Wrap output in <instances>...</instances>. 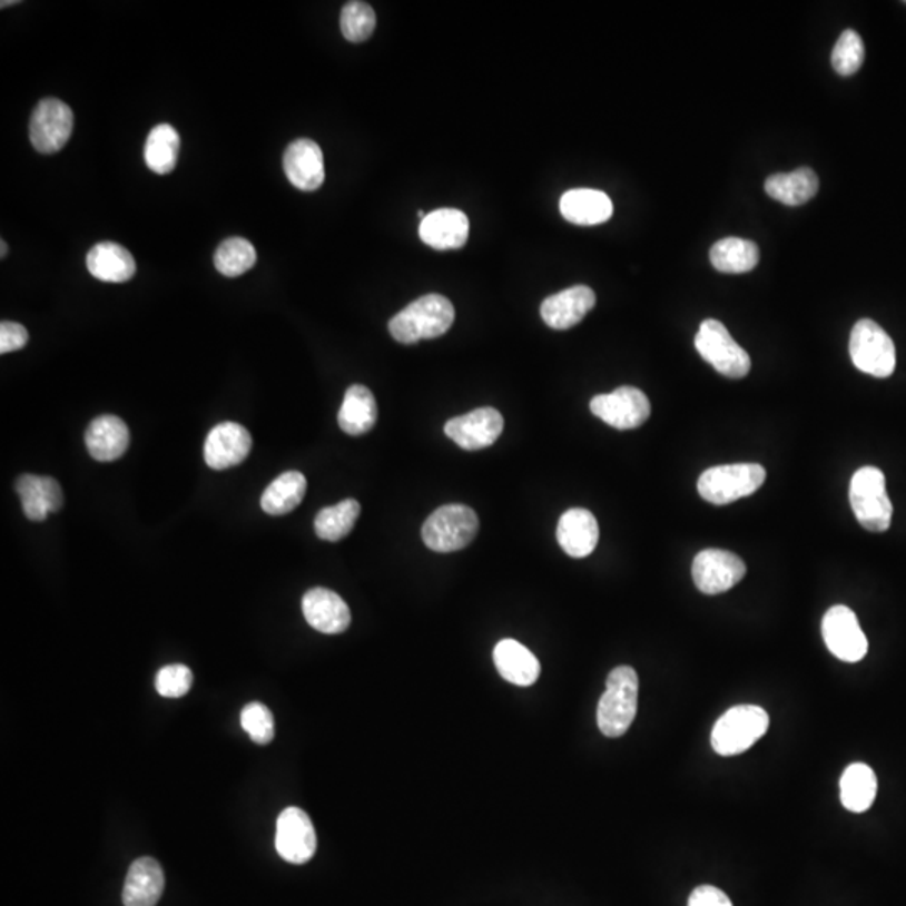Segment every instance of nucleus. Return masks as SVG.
<instances>
[{
	"mask_svg": "<svg viewBox=\"0 0 906 906\" xmlns=\"http://www.w3.org/2000/svg\"><path fill=\"white\" fill-rule=\"evenodd\" d=\"M42 489H45L46 502H48L49 512H59L65 504L62 498L61 485L52 477H42Z\"/></svg>",
	"mask_w": 906,
	"mask_h": 906,
	"instance_id": "41",
	"label": "nucleus"
},
{
	"mask_svg": "<svg viewBox=\"0 0 906 906\" xmlns=\"http://www.w3.org/2000/svg\"><path fill=\"white\" fill-rule=\"evenodd\" d=\"M477 532L479 518L474 509L462 504H446L426 519L422 539L432 551L453 552L467 548Z\"/></svg>",
	"mask_w": 906,
	"mask_h": 906,
	"instance_id": "3",
	"label": "nucleus"
},
{
	"mask_svg": "<svg viewBox=\"0 0 906 906\" xmlns=\"http://www.w3.org/2000/svg\"><path fill=\"white\" fill-rule=\"evenodd\" d=\"M257 254L253 244L243 237H233L218 246L214 256L215 269L225 277H239L256 264Z\"/></svg>",
	"mask_w": 906,
	"mask_h": 906,
	"instance_id": "33",
	"label": "nucleus"
},
{
	"mask_svg": "<svg viewBox=\"0 0 906 906\" xmlns=\"http://www.w3.org/2000/svg\"><path fill=\"white\" fill-rule=\"evenodd\" d=\"M276 849L284 861L293 865H304L316 855V829L306 811L287 808L280 813L276 826Z\"/></svg>",
	"mask_w": 906,
	"mask_h": 906,
	"instance_id": "13",
	"label": "nucleus"
},
{
	"mask_svg": "<svg viewBox=\"0 0 906 906\" xmlns=\"http://www.w3.org/2000/svg\"><path fill=\"white\" fill-rule=\"evenodd\" d=\"M240 723L254 742L260 743V746L273 742L274 733H276L274 717L264 703L253 702L244 707Z\"/></svg>",
	"mask_w": 906,
	"mask_h": 906,
	"instance_id": "37",
	"label": "nucleus"
},
{
	"mask_svg": "<svg viewBox=\"0 0 906 906\" xmlns=\"http://www.w3.org/2000/svg\"><path fill=\"white\" fill-rule=\"evenodd\" d=\"M86 266L92 277L105 283H127L137 273L134 256L115 243L96 244L86 256Z\"/></svg>",
	"mask_w": 906,
	"mask_h": 906,
	"instance_id": "25",
	"label": "nucleus"
},
{
	"mask_svg": "<svg viewBox=\"0 0 906 906\" xmlns=\"http://www.w3.org/2000/svg\"><path fill=\"white\" fill-rule=\"evenodd\" d=\"M689 906H733L729 896L712 885L697 886L689 898Z\"/></svg>",
	"mask_w": 906,
	"mask_h": 906,
	"instance_id": "40",
	"label": "nucleus"
},
{
	"mask_svg": "<svg viewBox=\"0 0 906 906\" xmlns=\"http://www.w3.org/2000/svg\"><path fill=\"white\" fill-rule=\"evenodd\" d=\"M303 613L307 623L321 633H343L352 623L348 604L339 594L326 588H314L304 594Z\"/></svg>",
	"mask_w": 906,
	"mask_h": 906,
	"instance_id": "16",
	"label": "nucleus"
},
{
	"mask_svg": "<svg viewBox=\"0 0 906 906\" xmlns=\"http://www.w3.org/2000/svg\"><path fill=\"white\" fill-rule=\"evenodd\" d=\"M16 491L22 501V511L29 521L41 522L48 519V502H46L45 489H42V477L38 475L24 474L16 482Z\"/></svg>",
	"mask_w": 906,
	"mask_h": 906,
	"instance_id": "36",
	"label": "nucleus"
},
{
	"mask_svg": "<svg viewBox=\"0 0 906 906\" xmlns=\"http://www.w3.org/2000/svg\"><path fill=\"white\" fill-rule=\"evenodd\" d=\"M180 135L170 125H158L145 144V161L155 174L167 175L177 167Z\"/></svg>",
	"mask_w": 906,
	"mask_h": 906,
	"instance_id": "31",
	"label": "nucleus"
},
{
	"mask_svg": "<svg viewBox=\"0 0 906 906\" xmlns=\"http://www.w3.org/2000/svg\"><path fill=\"white\" fill-rule=\"evenodd\" d=\"M420 239L436 250L461 249L469 240V217L457 208L430 211L420 224Z\"/></svg>",
	"mask_w": 906,
	"mask_h": 906,
	"instance_id": "17",
	"label": "nucleus"
},
{
	"mask_svg": "<svg viewBox=\"0 0 906 906\" xmlns=\"http://www.w3.org/2000/svg\"><path fill=\"white\" fill-rule=\"evenodd\" d=\"M594 304L597 294L591 287L573 286L544 299L541 306L542 321L552 329H570L587 317Z\"/></svg>",
	"mask_w": 906,
	"mask_h": 906,
	"instance_id": "18",
	"label": "nucleus"
},
{
	"mask_svg": "<svg viewBox=\"0 0 906 906\" xmlns=\"http://www.w3.org/2000/svg\"><path fill=\"white\" fill-rule=\"evenodd\" d=\"M849 502L856 519L866 531H888L893 505L886 494L885 475L879 469L863 467L853 475Z\"/></svg>",
	"mask_w": 906,
	"mask_h": 906,
	"instance_id": "5",
	"label": "nucleus"
},
{
	"mask_svg": "<svg viewBox=\"0 0 906 906\" xmlns=\"http://www.w3.org/2000/svg\"><path fill=\"white\" fill-rule=\"evenodd\" d=\"M696 348L720 375L732 380H740L749 375L750 366H752L749 353L742 346L737 345L736 339L730 336L729 329L720 321L706 319L700 324L699 333L696 336Z\"/></svg>",
	"mask_w": 906,
	"mask_h": 906,
	"instance_id": "8",
	"label": "nucleus"
},
{
	"mask_svg": "<svg viewBox=\"0 0 906 906\" xmlns=\"http://www.w3.org/2000/svg\"><path fill=\"white\" fill-rule=\"evenodd\" d=\"M28 342L29 333L22 324L2 321L0 324V353L2 355L24 348Z\"/></svg>",
	"mask_w": 906,
	"mask_h": 906,
	"instance_id": "39",
	"label": "nucleus"
},
{
	"mask_svg": "<svg viewBox=\"0 0 906 906\" xmlns=\"http://www.w3.org/2000/svg\"><path fill=\"white\" fill-rule=\"evenodd\" d=\"M818 175L808 167L798 168L790 174H776L766 180L767 195L787 207L805 205L818 195Z\"/></svg>",
	"mask_w": 906,
	"mask_h": 906,
	"instance_id": "27",
	"label": "nucleus"
},
{
	"mask_svg": "<svg viewBox=\"0 0 906 906\" xmlns=\"http://www.w3.org/2000/svg\"><path fill=\"white\" fill-rule=\"evenodd\" d=\"M865 61V45L858 32L848 31L839 36L835 49H833L831 62L836 72L841 76H851L858 71Z\"/></svg>",
	"mask_w": 906,
	"mask_h": 906,
	"instance_id": "35",
	"label": "nucleus"
},
{
	"mask_svg": "<svg viewBox=\"0 0 906 906\" xmlns=\"http://www.w3.org/2000/svg\"><path fill=\"white\" fill-rule=\"evenodd\" d=\"M766 469L759 464L717 465L699 479V494L713 505H726L752 495L766 482Z\"/></svg>",
	"mask_w": 906,
	"mask_h": 906,
	"instance_id": "6",
	"label": "nucleus"
},
{
	"mask_svg": "<svg viewBox=\"0 0 906 906\" xmlns=\"http://www.w3.org/2000/svg\"><path fill=\"white\" fill-rule=\"evenodd\" d=\"M849 355L856 368L866 375L888 378L895 372V345L875 321L861 319L855 324L849 337Z\"/></svg>",
	"mask_w": 906,
	"mask_h": 906,
	"instance_id": "7",
	"label": "nucleus"
},
{
	"mask_svg": "<svg viewBox=\"0 0 906 906\" xmlns=\"http://www.w3.org/2000/svg\"><path fill=\"white\" fill-rule=\"evenodd\" d=\"M72 128L75 115L66 102L56 98L42 99L32 111L29 137L39 154H58L71 138Z\"/></svg>",
	"mask_w": 906,
	"mask_h": 906,
	"instance_id": "9",
	"label": "nucleus"
},
{
	"mask_svg": "<svg viewBox=\"0 0 906 906\" xmlns=\"http://www.w3.org/2000/svg\"><path fill=\"white\" fill-rule=\"evenodd\" d=\"M284 171L287 180L299 190H317L326 177L319 145L307 138L293 141L284 154Z\"/></svg>",
	"mask_w": 906,
	"mask_h": 906,
	"instance_id": "19",
	"label": "nucleus"
},
{
	"mask_svg": "<svg viewBox=\"0 0 906 906\" xmlns=\"http://www.w3.org/2000/svg\"><path fill=\"white\" fill-rule=\"evenodd\" d=\"M637 671L631 667H617L608 674L607 690L598 703V727L607 737H621L628 732L638 710Z\"/></svg>",
	"mask_w": 906,
	"mask_h": 906,
	"instance_id": "2",
	"label": "nucleus"
},
{
	"mask_svg": "<svg viewBox=\"0 0 906 906\" xmlns=\"http://www.w3.org/2000/svg\"><path fill=\"white\" fill-rule=\"evenodd\" d=\"M494 663L501 677L512 686L531 687L541 673V663L534 653L511 638L499 641Z\"/></svg>",
	"mask_w": 906,
	"mask_h": 906,
	"instance_id": "23",
	"label": "nucleus"
},
{
	"mask_svg": "<svg viewBox=\"0 0 906 906\" xmlns=\"http://www.w3.org/2000/svg\"><path fill=\"white\" fill-rule=\"evenodd\" d=\"M0 253H2V257H6V254H8V246H6L4 240H2V250H0Z\"/></svg>",
	"mask_w": 906,
	"mask_h": 906,
	"instance_id": "42",
	"label": "nucleus"
},
{
	"mask_svg": "<svg viewBox=\"0 0 906 906\" xmlns=\"http://www.w3.org/2000/svg\"><path fill=\"white\" fill-rule=\"evenodd\" d=\"M839 786L843 806L851 813H865L875 802L878 780L871 767L856 762L846 767Z\"/></svg>",
	"mask_w": 906,
	"mask_h": 906,
	"instance_id": "28",
	"label": "nucleus"
},
{
	"mask_svg": "<svg viewBox=\"0 0 906 906\" xmlns=\"http://www.w3.org/2000/svg\"><path fill=\"white\" fill-rule=\"evenodd\" d=\"M746 562L722 549H706L693 559L692 577L703 594H720L732 590L746 577Z\"/></svg>",
	"mask_w": 906,
	"mask_h": 906,
	"instance_id": "10",
	"label": "nucleus"
},
{
	"mask_svg": "<svg viewBox=\"0 0 906 906\" xmlns=\"http://www.w3.org/2000/svg\"><path fill=\"white\" fill-rule=\"evenodd\" d=\"M823 638L826 647L839 660L856 663L868 653V640L859 627L858 618L848 607H833L823 618Z\"/></svg>",
	"mask_w": 906,
	"mask_h": 906,
	"instance_id": "12",
	"label": "nucleus"
},
{
	"mask_svg": "<svg viewBox=\"0 0 906 906\" xmlns=\"http://www.w3.org/2000/svg\"><path fill=\"white\" fill-rule=\"evenodd\" d=\"M562 217L571 224L598 225L610 220L613 215V201L604 191L591 188H574L565 191L559 201Z\"/></svg>",
	"mask_w": 906,
	"mask_h": 906,
	"instance_id": "24",
	"label": "nucleus"
},
{
	"mask_svg": "<svg viewBox=\"0 0 906 906\" xmlns=\"http://www.w3.org/2000/svg\"><path fill=\"white\" fill-rule=\"evenodd\" d=\"M502 430L504 418L501 412L491 406L474 410L467 415L455 416L445 423V435L469 452L494 445Z\"/></svg>",
	"mask_w": 906,
	"mask_h": 906,
	"instance_id": "15",
	"label": "nucleus"
},
{
	"mask_svg": "<svg viewBox=\"0 0 906 906\" xmlns=\"http://www.w3.org/2000/svg\"><path fill=\"white\" fill-rule=\"evenodd\" d=\"M307 482L301 472H286L274 479L260 498V508L269 515H286L303 502Z\"/></svg>",
	"mask_w": 906,
	"mask_h": 906,
	"instance_id": "30",
	"label": "nucleus"
},
{
	"mask_svg": "<svg viewBox=\"0 0 906 906\" xmlns=\"http://www.w3.org/2000/svg\"><path fill=\"white\" fill-rule=\"evenodd\" d=\"M362 505L355 499H346L339 504L324 508L314 519V531L323 541L337 542L345 539L358 521Z\"/></svg>",
	"mask_w": 906,
	"mask_h": 906,
	"instance_id": "32",
	"label": "nucleus"
},
{
	"mask_svg": "<svg viewBox=\"0 0 906 906\" xmlns=\"http://www.w3.org/2000/svg\"><path fill=\"white\" fill-rule=\"evenodd\" d=\"M165 888V875L157 859L138 858L128 869L125 879V906H155Z\"/></svg>",
	"mask_w": 906,
	"mask_h": 906,
	"instance_id": "22",
	"label": "nucleus"
},
{
	"mask_svg": "<svg viewBox=\"0 0 906 906\" xmlns=\"http://www.w3.org/2000/svg\"><path fill=\"white\" fill-rule=\"evenodd\" d=\"M555 535L565 554L577 559L587 558L600 541V525L587 509H570L559 519Z\"/></svg>",
	"mask_w": 906,
	"mask_h": 906,
	"instance_id": "21",
	"label": "nucleus"
},
{
	"mask_svg": "<svg viewBox=\"0 0 906 906\" xmlns=\"http://www.w3.org/2000/svg\"><path fill=\"white\" fill-rule=\"evenodd\" d=\"M89 455L98 462H115L130 446V430L124 420L102 415L89 423L85 435Z\"/></svg>",
	"mask_w": 906,
	"mask_h": 906,
	"instance_id": "20",
	"label": "nucleus"
},
{
	"mask_svg": "<svg viewBox=\"0 0 906 906\" xmlns=\"http://www.w3.org/2000/svg\"><path fill=\"white\" fill-rule=\"evenodd\" d=\"M376 28V14L372 6L353 0L343 8L342 32L348 41L363 42L372 38Z\"/></svg>",
	"mask_w": 906,
	"mask_h": 906,
	"instance_id": "34",
	"label": "nucleus"
},
{
	"mask_svg": "<svg viewBox=\"0 0 906 906\" xmlns=\"http://www.w3.org/2000/svg\"><path fill=\"white\" fill-rule=\"evenodd\" d=\"M253 436L240 423L224 422L215 425L207 435L204 457L214 471L236 467L249 457Z\"/></svg>",
	"mask_w": 906,
	"mask_h": 906,
	"instance_id": "14",
	"label": "nucleus"
},
{
	"mask_svg": "<svg viewBox=\"0 0 906 906\" xmlns=\"http://www.w3.org/2000/svg\"><path fill=\"white\" fill-rule=\"evenodd\" d=\"M455 321L453 304L442 294H426L390 319L393 339L402 345H415L422 339L442 336Z\"/></svg>",
	"mask_w": 906,
	"mask_h": 906,
	"instance_id": "1",
	"label": "nucleus"
},
{
	"mask_svg": "<svg viewBox=\"0 0 906 906\" xmlns=\"http://www.w3.org/2000/svg\"><path fill=\"white\" fill-rule=\"evenodd\" d=\"M378 420L375 395L366 386L353 385L343 400L337 423L346 435L362 436L373 430Z\"/></svg>",
	"mask_w": 906,
	"mask_h": 906,
	"instance_id": "26",
	"label": "nucleus"
},
{
	"mask_svg": "<svg viewBox=\"0 0 906 906\" xmlns=\"http://www.w3.org/2000/svg\"><path fill=\"white\" fill-rule=\"evenodd\" d=\"M759 247L752 240L727 237L710 249V263L719 273H750L759 263Z\"/></svg>",
	"mask_w": 906,
	"mask_h": 906,
	"instance_id": "29",
	"label": "nucleus"
},
{
	"mask_svg": "<svg viewBox=\"0 0 906 906\" xmlns=\"http://www.w3.org/2000/svg\"><path fill=\"white\" fill-rule=\"evenodd\" d=\"M194 683V673L185 664H168L158 671L155 687L161 697L167 699H180L185 693L190 692Z\"/></svg>",
	"mask_w": 906,
	"mask_h": 906,
	"instance_id": "38",
	"label": "nucleus"
},
{
	"mask_svg": "<svg viewBox=\"0 0 906 906\" xmlns=\"http://www.w3.org/2000/svg\"><path fill=\"white\" fill-rule=\"evenodd\" d=\"M594 416L618 430L638 429L650 418L651 405L641 390L621 386L607 395H597L590 403Z\"/></svg>",
	"mask_w": 906,
	"mask_h": 906,
	"instance_id": "11",
	"label": "nucleus"
},
{
	"mask_svg": "<svg viewBox=\"0 0 906 906\" xmlns=\"http://www.w3.org/2000/svg\"><path fill=\"white\" fill-rule=\"evenodd\" d=\"M767 729H769V716L762 707H732L713 726V750L723 757L746 752L760 737H764Z\"/></svg>",
	"mask_w": 906,
	"mask_h": 906,
	"instance_id": "4",
	"label": "nucleus"
}]
</instances>
